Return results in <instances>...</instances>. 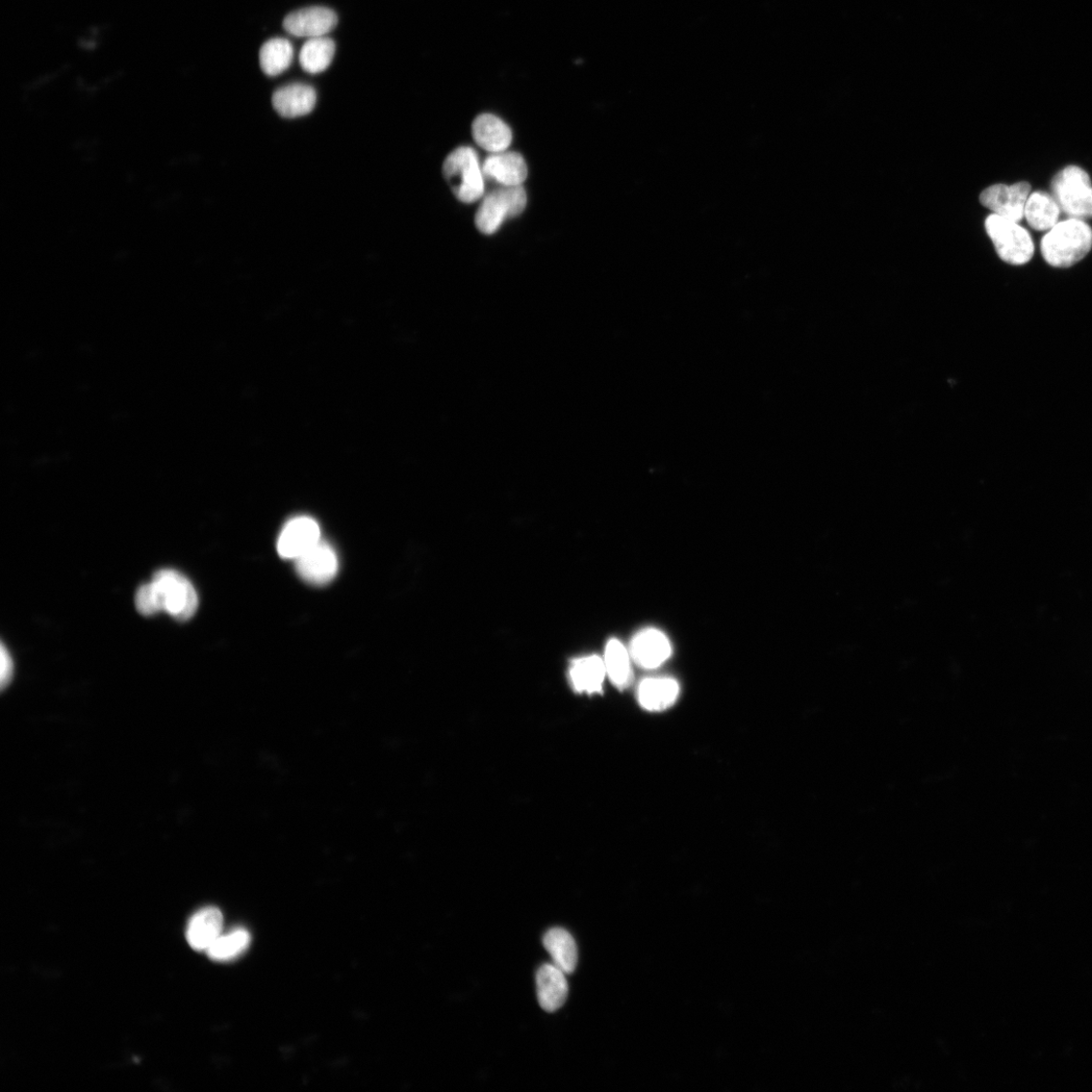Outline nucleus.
Listing matches in <instances>:
<instances>
[{
    "mask_svg": "<svg viewBox=\"0 0 1092 1092\" xmlns=\"http://www.w3.org/2000/svg\"><path fill=\"white\" fill-rule=\"evenodd\" d=\"M137 611L144 616L166 613L179 621L191 619L196 613L198 597L193 583L174 570H160L141 586L135 597Z\"/></svg>",
    "mask_w": 1092,
    "mask_h": 1092,
    "instance_id": "1",
    "label": "nucleus"
},
{
    "mask_svg": "<svg viewBox=\"0 0 1092 1092\" xmlns=\"http://www.w3.org/2000/svg\"><path fill=\"white\" fill-rule=\"evenodd\" d=\"M1092 247V229L1083 220L1058 223L1040 242L1044 260L1054 267H1071L1083 260Z\"/></svg>",
    "mask_w": 1092,
    "mask_h": 1092,
    "instance_id": "2",
    "label": "nucleus"
},
{
    "mask_svg": "<svg viewBox=\"0 0 1092 1092\" xmlns=\"http://www.w3.org/2000/svg\"><path fill=\"white\" fill-rule=\"evenodd\" d=\"M443 173L456 198L465 204L485 195V176L473 148L454 150L444 161Z\"/></svg>",
    "mask_w": 1092,
    "mask_h": 1092,
    "instance_id": "3",
    "label": "nucleus"
},
{
    "mask_svg": "<svg viewBox=\"0 0 1092 1092\" xmlns=\"http://www.w3.org/2000/svg\"><path fill=\"white\" fill-rule=\"evenodd\" d=\"M1051 191L1066 216L1077 220L1092 218V185L1082 168L1072 165L1061 170L1051 183Z\"/></svg>",
    "mask_w": 1092,
    "mask_h": 1092,
    "instance_id": "4",
    "label": "nucleus"
},
{
    "mask_svg": "<svg viewBox=\"0 0 1092 1092\" xmlns=\"http://www.w3.org/2000/svg\"><path fill=\"white\" fill-rule=\"evenodd\" d=\"M985 229L1002 261L1012 265H1024L1034 257L1033 239L1017 222L994 214L986 219Z\"/></svg>",
    "mask_w": 1092,
    "mask_h": 1092,
    "instance_id": "5",
    "label": "nucleus"
},
{
    "mask_svg": "<svg viewBox=\"0 0 1092 1092\" xmlns=\"http://www.w3.org/2000/svg\"><path fill=\"white\" fill-rule=\"evenodd\" d=\"M526 204L527 195L522 186H500L484 195L476 214V226L480 233L492 235L498 231L507 218L519 216Z\"/></svg>",
    "mask_w": 1092,
    "mask_h": 1092,
    "instance_id": "6",
    "label": "nucleus"
},
{
    "mask_svg": "<svg viewBox=\"0 0 1092 1092\" xmlns=\"http://www.w3.org/2000/svg\"><path fill=\"white\" fill-rule=\"evenodd\" d=\"M1031 185L1018 183L1012 186L996 185L982 192L981 204L996 215L1019 223L1025 217V208Z\"/></svg>",
    "mask_w": 1092,
    "mask_h": 1092,
    "instance_id": "7",
    "label": "nucleus"
},
{
    "mask_svg": "<svg viewBox=\"0 0 1092 1092\" xmlns=\"http://www.w3.org/2000/svg\"><path fill=\"white\" fill-rule=\"evenodd\" d=\"M299 576L316 586L332 581L339 570L338 556L332 546L320 541L296 560Z\"/></svg>",
    "mask_w": 1092,
    "mask_h": 1092,
    "instance_id": "8",
    "label": "nucleus"
},
{
    "mask_svg": "<svg viewBox=\"0 0 1092 1092\" xmlns=\"http://www.w3.org/2000/svg\"><path fill=\"white\" fill-rule=\"evenodd\" d=\"M321 541V531L316 520L308 516L291 519L277 542V551L286 560H298Z\"/></svg>",
    "mask_w": 1092,
    "mask_h": 1092,
    "instance_id": "9",
    "label": "nucleus"
},
{
    "mask_svg": "<svg viewBox=\"0 0 1092 1092\" xmlns=\"http://www.w3.org/2000/svg\"><path fill=\"white\" fill-rule=\"evenodd\" d=\"M337 23L338 17L335 11L312 7L290 14L284 20V28L295 37L313 39L325 37Z\"/></svg>",
    "mask_w": 1092,
    "mask_h": 1092,
    "instance_id": "10",
    "label": "nucleus"
},
{
    "mask_svg": "<svg viewBox=\"0 0 1092 1092\" xmlns=\"http://www.w3.org/2000/svg\"><path fill=\"white\" fill-rule=\"evenodd\" d=\"M672 646L663 632L654 628L640 631L630 645L634 663L644 669H655L670 657Z\"/></svg>",
    "mask_w": 1092,
    "mask_h": 1092,
    "instance_id": "11",
    "label": "nucleus"
},
{
    "mask_svg": "<svg viewBox=\"0 0 1092 1092\" xmlns=\"http://www.w3.org/2000/svg\"><path fill=\"white\" fill-rule=\"evenodd\" d=\"M485 179L503 187L522 186L527 179V165L516 152H500L490 156L481 165Z\"/></svg>",
    "mask_w": 1092,
    "mask_h": 1092,
    "instance_id": "12",
    "label": "nucleus"
},
{
    "mask_svg": "<svg viewBox=\"0 0 1092 1092\" xmlns=\"http://www.w3.org/2000/svg\"><path fill=\"white\" fill-rule=\"evenodd\" d=\"M315 89L303 84H293L276 90L272 96L274 110L284 118L295 119L310 114L316 106Z\"/></svg>",
    "mask_w": 1092,
    "mask_h": 1092,
    "instance_id": "13",
    "label": "nucleus"
},
{
    "mask_svg": "<svg viewBox=\"0 0 1092 1092\" xmlns=\"http://www.w3.org/2000/svg\"><path fill=\"white\" fill-rule=\"evenodd\" d=\"M566 973L554 964H545L537 974L538 998L541 1006L553 1012L566 1003L569 987Z\"/></svg>",
    "mask_w": 1092,
    "mask_h": 1092,
    "instance_id": "14",
    "label": "nucleus"
},
{
    "mask_svg": "<svg viewBox=\"0 0 1092 1092\" xmlns=\"http://www.w3.org/2000/svg\"><path fill=\"white\" fill-rule=\"evenodd\" d=\"M222 929L223 914L220 909L216 907L200 909L189 923L188 942L195 951H208L221 935Z\"/></svg>",
    "mask_w": 1092,
    "mask_h": 1092,
    "instance_id": "15",
    "label": "nucleus"
},
{
    "mask_svg": "<svg viewBox=\"0 0 1092 1092\" xmlns=\"http://www.w3.org/2000/svg\"><path fill=\"white\" fill-rule=\"evenodd\" d=\"M476 143L490 154H500L511 146L512 131L505 122L491 114H482L473 123Z\"/></svg>",
    "mask_w": 1092,
    "mask_h": 1092,
    "instance_id": "16",
    "label": "nucleus"
},
{
    "mask_svg": "<svg viewBox=\"0 0 1092 1092\" xmlns=\"http://www.w3.org/2000/svg\"><path fill=\"white\" fill-rule=\"evenodd\" d=\"M544 945L552 964L566 974H572L578 964V948L573 935L566 930L554 928L544 936Z\"/></svg>",
    "mask_w": 1092,
    "mask_h": 1092,
    "instance_id": "17",
    "label": "nucleus"
},
{
    "mask_svg": "<svg viewBox=\"0 0 1092 1092\" xmlns=\"http://www.w3.org/2000/svg\"><path fill=\"white\" fill-rule=\"evenodd\" d=\"M679 689L678 683L671 678L646 679L639 688V701L647 710H665L674 704Z\"/></svg>",
    "mask_w": 1092,
    "mask_h": 1092,
    "instance_id": "18",
    "label": "nucleus"
},
{
    "mask_svg": "<svg viewBox=\"0 0 1092 1092\" xmlns=\"http://www.w3.org/2000/svg\"><path fill=\"white\" fill-rule=\"evenodd\" d=\"M1060 214V207L1053 195L1044 192H1036L1030 194L1025 208V217L1035 230H1051L1059 223Z\"/></svg>",
    "mask_w": 1092,
    "mask_h": 1092,
    "instance_id": "19",
    "label": "nucleus"
},
{
    "mask_svg": "<svg viewBox=\"0 0 1092 1092\" xmlns=\"http://www.w3.org/2000/svg\"><path fill=\"white\" fill-rule=\"evenodd\" d=\"M606 674L604 659L596 655L575 660L570 670L574 688L591 694L601 691Z\"/></svg>",
    "mask_w": 1092,
    "mask_h": 1092,
    "instance_id": "20",
    "label": "nucleus"
},
{
    "mask_svg": "<svg viewBox=\"0 0 1092 1092\" xmlns=\"http://www.w3.org/2000/svg\"><path fill=\"white\" fill-rule=\"evenodd\" d=\"M336 46L333 39L319 37L303 44L299 53L301 68L311 74L325 71L333 63Z\"/></svg>",
    "mask_w": 1092,
    "mask_h": 1092,
    "instance_id": "21",
    "label": "nucleus"
},
{
    "mask_svg": "<svg viewBox=\"0 0 1092 1092\" xmlns=\"http://www.w3.org/2000/svg\"><path fill=\"white\" fill-rule=\"evenodd\" d=\"M294 57V47L287 39L275 38L267 41L261 49L260 62L267 76H276L290 68Z\"/></svg>",
    "mask_w": 1092,
    "mask_h": 1092,
    "instance_id": "22",
    "label": "nucleus"
},
{
    "mask_svg": "<svg viewBox=\"0 0 1092 1092\" xmlns=\"http://www.w3.org/2000/svg\"><path fill=\"white\" fill-rule=\"evenodd\" d=\"M604 663L607 675L619 688H624L630 682V652L617 640L608 643L605 650Z\"/></svg>",
    "mask_w": 1092,
    "mask_h": 1092,
    "instance_id": "23",
    "label": "nucleus"
},
{
    "mask_svg": "<svg viewBox=\"0 0 1092 1092\" xmlns=\"http://www.w3.org/2000/svg\"><path fill=\"white\" fill-rule=\"evenodd\" d=\"M251 942L250 933L243 929L220 935L208 949L209 957L218 962L231 961L243 954Z\"/></svg>",
    "mask_w": 1092,
    "mask_h": 1092,
    "instance_id": "24",
    "label": "nucleus"
},
{
    "mask_svg": "<svg viewBox=\"0 0 1092 1092\" xmlns=\"http://www.w3.org/2000/svg\"><path fill=\"white\" fill-rule=\"evenodd\" d=\"M0 683H2V689L5 690L13 680L14 676V660L7 647L2 645V652H0Z\"/></svg>",
    "mask_w": 1092,
    "mask_h": 1092,
    "instance_id": "25",
    "label": "nucleus"
}]
</instances>
